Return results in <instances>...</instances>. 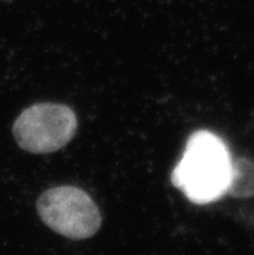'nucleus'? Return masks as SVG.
<instances>
[{"label":"nucleus","instance_id":"obj_4","mask_svg":"<svg viewBox=\"0 0 254 255\" xmlns=\"http://www.w3.org/2000/svg\"><path fill=\"white\" fill-rule=\"evenodd\" d=\"M227 193L232 197L248 198L254 194V162L238 158L231 162V175Z\"/></svg>","mask_w":254,"mask_h":255},{"label":"nucleus","instance_id":"obj_2","mask_svg":"<svg viewBox=\"0 0 254 255\" xmlns=\"http://www.w3.org/2000/svg\"><path fill=\"white\" fill-rule=\"evenodd\" d=\"M36 211L45 226L70 240L90 239L103 222L90 194L73 185H60L43 192L36 201Z\"/></svg>","mask_w":254,"mask_h":255},{"label":"nucleus","instance_id":"obj_3","mask_svg":"<svg viewBox=\"0 0 254 255\" xmlns=\"http://www.w3.org/2000/svg\"><path fill=\"white\" fill-rule=\"evenodd\" d=\"M77 116L64 104H34L17 117L12 133L18 146L32 154L57 152L77 132Z\"/></svg>","mask_w":254,"mask_h":255},{"label":"nucleus","instance_id":"obj_1","mask_svg":"<svg viewBox=\"0 0 254 255\" xmlns=\"http://www.w3.org/2000/svg\"><path fill=\"white\" fill-rule=\"evenodd\" d=\"M231 162L229 149L219 136L197 131L187 141L183 157L171 174V183L193 204H210L227 193Z\"/></svg>","mask_w":254,"mask_h":255}]
</instances>
